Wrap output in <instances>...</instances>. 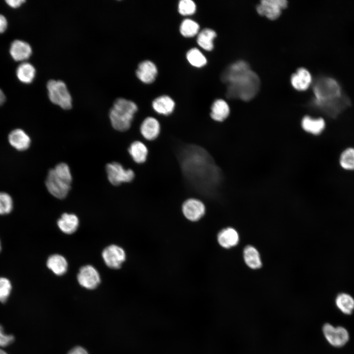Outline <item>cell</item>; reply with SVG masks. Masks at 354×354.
<instances>
[{"instance_id": "1", "label": "cell", "mask_w": 354, "mask_h": 354, "mask_svg": "<svg viewBox=\"0 0 354 354\" xmlns=\"http://www.w3.org/2000/svg\"><path fill=\"white\" fill-rule=\"evenodd\" d=\"M178 158L185 180L195 189L208 193L221 185L223 179L221 170L202 147L186 145L179 150Z\"/></svg>"}, {"instance_id": "2", "label": "cell", "mask_w": 354, "mask_h": 354, "mask_svg": "<svg viewBox=\"0 0 354 354\" xmlns=\"http://www.w3.org/2000/svg\"><path fill=\"white\" fill-rule=\"evenodd\" d=\"M221 79L227 85L226 96L229 98L249 101L259 91L260 80L247 63L238 61L229 66Z\"/></svg>"}, {"instance_id": "3", "label": "cell", "mask_w": 354, "mask_h": 354, "mask_svg": "<svg viewBox=\"0 0 354 354\" xmlns=\"http://www.w3.org/2000/svg\"><path fill=\"white\" fill-rule=\"evenodd\" d=\"M71 182L72 176L69 166L65 163H60L49 171L45 184L51 194L61 199L67 195Z\"/></svg>"}, {"instance_id": "4", "label": "cell", "mask_w": 354, "mask_h": 354, "mask_svg": "<svg viewBox=\"0 0 354 354\" xmlns=\"http://www.w3.org/2000/svg\"><path fill=\"white\" fill-rule=\"evenodd\" d=\"M137 111V105L133 101L124 98L117 99L109 113L112 126L119 131L127 130Z\"/></svg>"}, {"instance_id": "5", "label": "cell", "mask_w": 354, "mask_h": 354, "mask_svg": "<svg viewBox=\"0 0 354 354\" xmlns=\"http://www.w3.org/2000/svg\"><path fill=\"white\" fill-rule=\"evenodd\" d=\"M313 91L317 101L324 102L336 99L342 94L339 83L334 79L323 77L314 84Z\"/></svg>"}, {"instance_id": "6", "label": "cell", "mask_w": 354, "mask_h": 354, "mask_svg": "<svg viewBox=\"0 0 354 354\" xmlns=\"http://www.w3.org/2000/svg\"><path fill=\"white\" fill-rule=\"evenodd\" d=\"M50 100L61 108L68 110L72 107V97L65 83L61 80H51L47 84Z\"/></svg>"}, {"instance_id": "7", "label": "cell", "mask_w": 354, "mask_h": 354, "mask_svg": "<svg viewBox=\"0 0 354 354\" xmlns=\"http://www.w3.org/2000/svg\"><path fill=\"white\" fill-rule=\"evenodd\" d=\"M350 101L342 95L333 100L320 102L313 100L312 106L327 116L336 118L349 105Z\"/></svg>"}, {"instance_id": "8", "label": "cell", "mask_w": 354, "mask_h": 354, "mask_svg": "<svg viewBox=\"0 0 354 354\" xmlns=\"http://www.w3.org/2000/svg\"><path fill=\"white\" fill-rule=\"evenodd\" d=\"M106 170L108 179L113 185L129 182L135 177L134 172L131 169H125L120 163L116 162L107 164Z\"/></svg>"}, {"instance_id": "9", "label": "cell", "mask_w": 354, "mask_h": 354, "mask_svg": "<svg viewBox=\"0 0 354 354\" xmlns=\"http://www.w3.org/2000/svg\"><path fill=\"white\" fill-rule=\"evenodd\" d=\"M323 331L327 341L333 346L342 347L349 340V333L343 327H334L329 324H325L323 326Z\"/></svg>"}, {"instance_id": "10", "label": "cell", "mask_w": 354, "mask_h": 354, "mask_svg": "<svg viewBox=\"0 0 354 354\" xmlns=\"http://www.w3.org/2000/svg\"><path fill=\"white\" fill-rule=\"evenodd\" d=\"M102 256L105 264L113 269L120 268L126 258L124 250L114 244L106 247L102 252Z\"/></svg>"}, {"instance_id": "11", "label": "cell", "mask_w": 354, "mask_h": 354, "mask_svg": "<svg viewBox=\"0 0 354 354\" xmlns=\"http://www.w3.org/2000/svg\"><path fill=\"white\" fill-rule=\"evenodd\" d=\"M287 5L285 0H263L257 6V11L261 15L274 20L280 16L281 10L286 7Z\"/></svg>"}, {"instance_id": "12", "label": "cell", "mask_w": 354, "mask_h": 354, "mask_svg": "<svg viewBox=\"0 0 354 354\" xmlns=\"http://www.w3.org/2000/svg\"><path fill=\"white\" fill-rule=\"evenodd\" d=\"M77 280L82 287L88 289H94L100 282L98 271L91 265L82 267L77 275Z\"/></svg>"}, {"instance_id": "13", "label": "cell", "mask_w": 354, "mask_h": 354, "mask_svg": "<svg viewBox=\"0 0 354 354\" xmlns=\"http://www.w3.org/2000/svg\"><path fill=\"white\" fill-rule=\"evenodd\" d=\"M158 69L155 63L149 60H145L138 64L136 70L138 79L146 84L152 83L156 79Z\"/></svg>"}, {"instance_id": "14", "label": "cell", "mask_w": 354, "mask_h": 354, "mask_svg": "<svg viewBox=\"0 0 354 354\" xmlns=\"http://www.w3.org/2000/svg\"><path fill=\"white\" fill-rule=\"evenodd\" d=\"M182 212L185 217L189 220L196 221L199 220L205 213L204 204L196 199L186 200L182 206Z\"/></svg>"}, {"instance_id": "15", "label": "cell", "mask_w": 354, "mask_h": 354, "mask_svg": "<svg viewBox=\"0 0 354 354\" xmlns=\"http://www.w3.org/2000/svg\"><path fill=\"white\" fill-rule=\"evenodd\" d=\"M10 54L16 61H23L28 59L32 54L30 45L24 41L14 40L11 44Z\"/></svg>"}, {"instance_id": "16", "label": "cell", "mask_w": 354, "mask_h": 354, "mask_svg": "<svg viewBox=\"0 0 354 354\" xmlns=\"http://www.w3.org/2000/svg\"><path fill=\"white\" fill-rule=\"evenodd\" d=\"M140 131L145 139L148 141L153 140L157 138L160 133L159 122L153 117H147L141 125Z\"/></svg>"}, {"instance_id": "17", "label": "cell", "mask_w": 354, "mask_h": 354, "mask_svg": "<svg viewBox=\"0 0 354 354\" xmlns=\"http://www.w3.org/2000/svg\"><path fill=\"white\" fill-rule=\"evenodd\" d=\"M152 107L157 113L168 116L173 112L175 108V102L170 96L163 95L157 97L153 100Z\"/></svg>"}, {"instance_id": "18", "label": "cell", "mask_w": 354, "mask_h": 354, "mask_svg": "<svg viewBox=\"0 0 354 354\" xmlns=\"http://www.w3.org/2000/svg\"><path fill=\"white\" fill-rule=\"evenodd\" d=\"M10 144L16 149L22 151L28 149L30 144V139L22 129L12 130L8 135Z\"/></svg>"}, {"instance_id": "19", "label": "cell", "mask_w": 354, "mask_h": 354, "mask_svg": "<svg viewBox=\"0 0 354 354\" xmlns=\"http://www.w3.org/2000/svg\"><path fill=\"white\" fill-rule=\"evenodd\" d=\"M217 240L221 246L228 249L236 246L238 243L239 236L236 230L228 227L219 233Z\"/></svg>"}, {"instance_id": "20", "label": "cell", "mask_w": 354, "mask_h": 354, "mask_svg": "<svg viewBox=\"0 0 354 354\" xmlns=\"http://www.w3.org/2000/svg\"><path fill=\"white\" fill-rule=\"evenodd\" d=\"M230 113L229 105L224 100L218 99L212 104L210 116L215 121L222 122L225 120Z\"/></svg>"}, {"instance_id": "21", "label": "cell", "mask_w": 354, "mask_h": 354, "mask_svg": "<svg viewBox=\"0 0 354 354\" xmlns=\"http://www.w3.org/2000/svg\"><path fill=\"white\" fill-rule=\"evenodd\" d=\"M301 126L306 132L318 135L324 129L325 123L324 119L321 118H315L306 116L302 119Z\"/></svg>"}, {"instance_id": "22", "label": "cell", "mask_w": 354, "mask_h": 354, "mask_svg": "<svg viewBox=\"0 0 354 354\" xmlns=\"http://www.w3.org/2000/svg\"><path fill=\"white\" fill-rule=\"evenodd\" d=\"M79 221L74 214L63 213L58 220L57 225L59 229L66 234H72L78 229Z\"/></svg>"}, {"instance_id": "23", "label": "cell", "mask_w": 354, "mask_h": 354, "mask_svg": "<svg viewBox=\"0 0 354 354\" xmlns=\"http://www.w3.org/2000/svg\"><path fill=\"white\" fill-rule=\"evenodd\" d=\"M312 81L311 76L308 70L300 68L291 77L292 86L298 90H306L310 85Z\"/></svg>"}, {"instance_id": "24", "label": "cell", "mask_w": 354, "mask_h": 354, "mask_svg": "<svg viewBox=\"0 0 354 354\" xmlns=\"http://www.w3.org/2000/svg\"><path fill=\"white\" fill-rule=\"evenodd\" d=\"M216 32L210 28H205L200 31L197 37L199 46L206 51H211L214 48L213 41L216 37Z\"/></svg>"}, {"instance_id": "25", "label": "cell", "mask_w": 354, "mask_h": 354, "mask_svg": "<svg viewBox=\"0 0 354 354\" xmlns=\"http://www.w3.org/2000/svg\"><path fill=\"white\" fill-rule=\"evenodd\" d=\"M243 257L245 264L252 269H258L262 266L260 253L253 246L247 245L243 252Z\"/></svg>"}, {"instance_id": "26", "label": "cell", "mask_w": 354, "mask_h": 354, "mask_svg": "<svg viewBox=\"0 0 354 354\" xmlns=\"http://www.w3.org/2000/svg\"><path fill=\"white\" fill-rule=\"evenodd\" d=\"M47 266L55 274L62 275L66 272L68 264L63 256L59 254H54L48 258Z\"/></svg>"}, {"instance_id": "27", "label": "cell", "mask_w": 354, "mask_h": 354, "mask_svg": "<svg viewBox=\"0 0 354 354\" xmlns=\"http://www.w3.org/2000/svg\"><path fill=\"white\" fill-rule=\"evenodd\" d=\"M128 152L137 163H143L147 160L148 149L146 146L141 141L133 142L128 148Z\"/></svg>"}, {"instance_id": "28", "label": "cell", "mask_w": 354, "mask_h": 354, "mask_svg": "<svg viewBox=\"0 0 354 354\" xmlns=\"http://www.w3.org/2000/svg\"><path fill=\"white\" fill-rule=\"evenodd\" d=\"M35 74L34 67L29 62H22L16 70L17 78L21 82L25 84L31 83L35 78Z\"/></svg>"}, {"instance_id": "29", "label": "cell", "mask_w": 354, "mask_h": 354, "mask_svg": "<svg viewBox=\"0 0 354 354\" xmlns=\"http://www.w3.org/2000/svg\"><path fill=\"white\" fill-rule=\"evenodd\" d=\"M186 58L189 64L196 68H201L207 63V59L203 53L197 48L189 49L186 54Z\"/></svg>"}, {"instance_id": "30", "label": "cell", "mask_w": 354, "mask_h": 354, "mask_svg": "<svg viewBox=\"0 0 354 354\" xmlns=\"http://www.w3.org/2000/svg\"><path fill=\"white\" fill-rule=\"evenodd\" d=\"M200 29V25L196 21L186 18L180 23L179 32L183 37L191 38L198 35Z\"/></svg>"}, {"instance_id": "31", "label": "cell", "mask_w": 354, "mask_h": 354, "mask_svg": "<svg viewBox=\"0 0 354 354\" xmlns=\"http://www.w3.org/2000/svg\"><path fill=\"white\" fill-rule=\"evenodd\" d=\"M338 308L346 314H351L354 309V299L346 294L339 295L336 299Z\"/></svg>"}, {"instance_id": "32", "label": "cell", "mask_w": 354, "mask_h": 354, "mask_svg": "<svg viewBox=\"0 0 354 354\" xmlns=\"http://www.w3.org/2000/svg\"><path fill=\"white\" fill-rule=\"evenodd\" d=\"M339 162L344 169L354 170V148H349L341 153Z\"/></svg>"}, {"instance_id": "33", "label": "cell", "mask_w": 354, "mask_h": 354, "mask_svg": "<svg viewBox=\"0 0 354 354\" xmlns=\"http://www.w3.org/2000/svg\"><path fill=\"white\" fill-rule=\"evenodd\" d=\"M196 4L192 0H181L178 3L177 10L182 16L192 15L196 12Z\"/></svg>"}, {"instance_id": "34", "label": "cell", "mask_w": 354, "mask_h": 354, "mask_svg": "<svg viewBox=\"0 0 354 354\" xmlns=\"http://www.w3.org/2000/svg\"><path fill=\"white\" fill-rule=\"evenodd\" d=\"M13 208V201L11 196L5 192H0V214L10 213Z\"/></svg>"}, {"instance_id": "35", "label": "cell", "mask_w": 354, "mask_h": 354, "mask_svg": "<svg viewBox=\"0 0 354 354\" xmlns=\"http://www.w3.org/2000/svg\"><path fill=\"white\" fill-rule=\"evenodd\" d=\"M12 286L10 281L4 277H0V301L5 302L10 295Z\"/></svg>"}, {"instance_id": "36", "label": "cell", "mask_w": 354, "mask_h": 354, "mask_svg": "<svg viewBox=\"0 0 354 354\" xmlns=\"http://www.w3.org/2000/svg\"><path fill=\"white\" fill-rule=\"evenodd\" d=\"M14 337L12 335L4 333L3 328L0 325V347H4L10 345L14 341Z\"/></svg>"}, {"instance_id": "37", "label": "cell", "mask_w": 354, "mask_h": 354, "mask_svg": "<svg viewBox=\"0 0 354 354\" xmlns=\"http://www.w3.org/2000/svg\"><path fill=\"white\" fill-rule=\"evenodd\" d=\"M25 1L24 0H7L5 1L9 6L14 8L20 7Z\"/></svg>"}, {"instance_id": "38", "label": "cell", "mask_w": 354, "mask_h": 354, "mask_svg": "<svg viewBox=\"0 0 354 354\" xmlns=\"http://www.w3.org/2000/svg\"><path fill=\"white\" fill-rule=\"evenodd\" d=\"M7 27V21L5 17L0 14V33L5 31Z\"/></svg>"}, {"instance_id": "39", "label": "cell", "mask_w": 354, "mask_h": 354, "mask_svg": "<svg viewBox=\"0 0 354 354\" xmlns=\"http://www.w3.org/2000/svg\"><path fill=\"white\" fill-rule=\"evenodd\" d=\"M68 354H88V353L83 348L76 347L70 351Z\"/></svg>"}, {"instance_id": "40", "label": "cell", "mask_w": 354, "mask_h": 354, "mask_svg": "<svg viewBox=\"0 0 354 354\" xmlns=\"http://www.w3.org/2000/svg\"><path fill=\"white\" fill-rule=\"evenodd\" d=\"M5 96L3 91L0 89V106L5 101Z\"/></svg>"}, {"instance_id": "41", "label": "cell", "mask_w": 354, "mask_h": 354, "mask_svg": "<svg viewBox=\"0 0 354 354\" xmlns=\"http://www.w3.org/2000/svg\"><path fill=\"white\" fill-rule=\"evenodd\" d=\"M0 354H7L5 351L0 349Z\"/></svg>"}, {"instance_id": "42", "label": "cell", "mask_w": 354, "mask_h": 354, "mask_svg": "<svg viewBox=\"0 0 354 354\" xmlns=\"http://www.w3.org/2000/svg\"><path fill=\"white\" fill-rule=\"evenodd\" d=\"M0 250H1V243H0Z\"/></svg>"}]
</instances>
